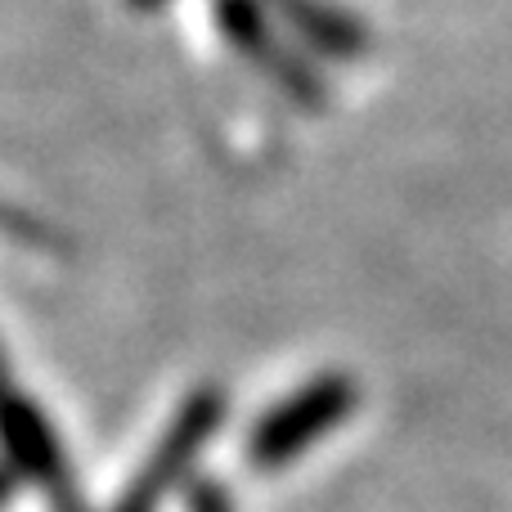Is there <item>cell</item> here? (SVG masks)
<instances>
[{
    "mask_svg": "<svg viewBox=\"0 0 512 512\" xmlns=\"http://www.w3.org/2000/svg\"><path fill=\"white\" fill-rule=\"evenodd\" d=\"M9 486H14V481H9V472L0 468V504H5V499H9Z\"/></svg>",
    "mask_w": 512,
    "mask_h": 512,
    "instance_id": "obj_6",
    "label": "cell"
},
{
    "mask_svg": "<svg viewBox=\"0 0 512 512\" xmlns=\"http://www.w3.org/2000/svg\"><path fill=\"white\" fill-rule=\"evenodd\" d=\"M279 5L288 9V18H292V23H297L315 45H324V50H333V54L360 50V32H355L346 18L328 14L324 5H310V0H279Z\"/></svg>",
    "mask_w": 512,
    "mask_h": 512,
    "instance_id": "obj_4",
    "label": "cell"
},
{
    "mask_svg": "<svg viewBox=\"0 0 512 512\" xmlns=\"http://www.w3.org/2000/svg\"><path fill=\"white\" fill-rule=\"evenodd\" d=\"M0 441H5L9 459H14L27 477L41 481V486L50 490L54 504L77 512V495H72V477H68V463H63V454H59V441H54L45 418L36 414L27 400H14V396L0 400Z\"/></svg>",
    "mask_w": 512,
    "mask_h": 512,
    "instance_id": "obj_3",
    "label": "cell"
},
{
    "mask_svg": "<svg viewBox=\"0 0 512 512\" xmlns=\"http://www.w3.org/2000/svg\"><path fill=\"white\" fill-rule=\"evenodd\" d=\"M216 423H221V396L203 391V396L189 400V405L176 414L171 432L158 441L153 459L144 463V472L131 481V490H126L122 504H117L113 512H158L162 495H171V486L185 477L189 459H194L198 445L216 432Z\"/></svg>",
    "mask_w": 512,
    "mask_h": 512,
    "instance_id": "obj_2",
    "label": "cell"
},
{
    "mask_svg": "<svg viewBox=\"0 0 512 512\" xmlns=\"http://www.w3.org/2000/svg\"><path fill=\"white\" fill-rule=\"evenodd\" d=\"M346 409H355L351 382L319 378V382H310V387H301L292 400H283L279 409H270V414L261 418V427L252 432V463L265 472L292 463L310 441H319Z\"/></svg>",
    "mask_w": 512,
    "mask_h": 512,
    "instance_id": "obj_1",
    "label": "cell"
},
{
    "mask_svg": "<svg viewBox=\"0 0 512 512\" xmlns=\"http://www.w3.org/2000/svg\"><path fill=\"white\" fill-rule=\"evenodd\" d=\"M189 512H230V504H225L221 486H198L189 499Z\"/></svg>",
    "mask_w": 512,
    "mask_h": 512,
    "instance_id": "obj_5",
    "label": "cell"
},
{
    "mask_svg": "<svg viewBox=\"0 0 512 512\" xmlns=\"http://www.w3.org/2000/svg\"><path fill=\"white\" fill-rule=\"evenodd\" d=\"M9 396V391H5V373H0V400H5Z\"/></svg>",
    "mask_w": 512,
    "mask_h": 512,
    "instance_id": "obj_7",
    "label": "cell"
}]
</instances>
